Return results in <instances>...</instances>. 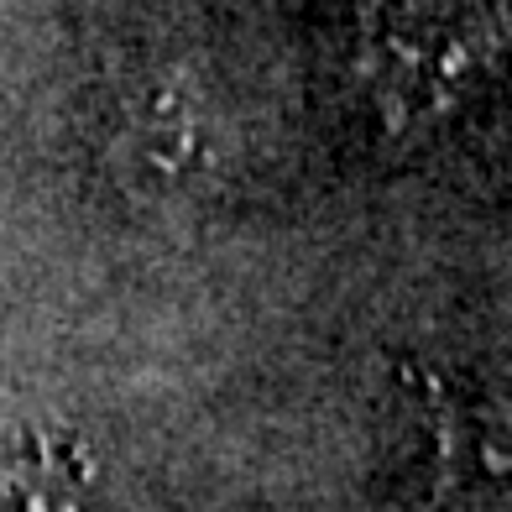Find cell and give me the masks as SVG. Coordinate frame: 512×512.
<instances>
[{
  "instance_id": "cell-1",
  "label": "cell",
  "mask_w": 512,
  "mask_h": 512,
  "mask_svg": "<svg viewBox=\"0 0 512 512\" xmlns=\"http://www.w3.org/2000/svg\"><path fill=\"white\" fill-rule=\"evenodd\" d=\"M0 512H142L74 434L0 408Z\"/></svg>"
}]
</instances>
